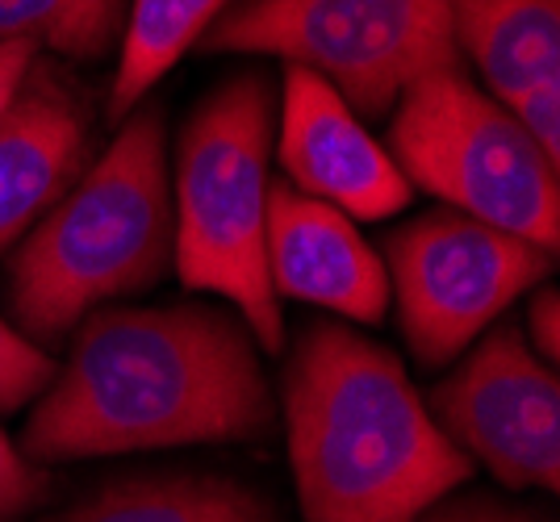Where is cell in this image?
Here are the masks:
<instances>
[{
  "label": "cell",
  "instance_id": "1",
  "mask_svg": "<svg viewBox=\"0 0 560 522\" xmlns=\"http://www.w3.org/2000/svg\"><path fill=\"white\" fill-rule=\"evenodd\" d=\"M277 405L243 318L226 309H93L22 430L34 464L238 443L272 430Z\"/></svg>",
  "mask_w": 560,
  "mask_h": 522
},
{
  "label": "cell",
  "instance_id": "2",
  "mask_svg": "<svg viewBox=\"0 0 560 522\" xmlns=\"http://www.w3.org/2000/svg\"><path fill=\"white\" fill-rule=\"evenodd\" d=\"M284 430L305 522H415L472 476L401 359L339 322L298 339Z\"/></svg>",
  "mask_w": 560,
  "mask_h": 522
},
{
  "label": "cell",
  "instance_id": "3",
  "mask_svg": "<svg viewBox=\"0 0 560 522\" xmlns=\"http://www.w3.org/2000/svg\"><path fill=\"white\" fill-rule=\"evenodd\" d=\"M172 238L164 109L139 105L105 155L18 242L9 260L13 327L38 347L68 339L105 301L160 285Z\"/></svg>",
  "mask_w": 560,
  "mask_h": 522
},
{
  "label": "cell",
  "instance_id": "4",
  "mask_svg": "<svg viewBox=\"0 0 560 522\" xmlns=\"http://www.w3.org/2000/svg\"><path fill=\"white\" fill-rule=\"evenodd\" d=\"M277 105L259 72L226 80L188 118L172 176V268L192 293L226 297L259 352L284 347L268 281V155Z\"/></svg>",
  "mask_w": 560,
  "mask_h": 522
},
{
  "label": "cell",
  "instance_id": "5",
  "mask_svg": "<svg viewBox=\"0 0 560 522\" xmlns=\"http://www.w3.org/2000/svg\"><path fill=\"white\" fill-rule=\"evenodd\" d=\"M394 164L410 189L544 251L560 242V171L539 143L460 68L410 84L389 121Z\"/></svg>",
  "mask_w": 560,
  "mask_h": 522
},
{
  "label": "cell",
  "instance_id": "6",
  "mask_svg": "<svg viewBox=\"0 0 560 522\" xmlns=\"http://www.w3.org/2000/svg\"><path fill=\"white\" fill-rule=\"evenodd\" d=\"M201 50L298 63L360 118L389 114L422 75L460 68L452 0H238L206 29Z\"/></svg>",
  "mask_w": 560,
  "mask_h": 522
},
{
  "label": "cell",
  "instance_id": "7",
  "mask_svg": "<svg viewBox=\"0 0 560 522\" xmlns=\"http://www.w3.org/2000/svg\"><path fill=\"white\" fill-rule=\"evenodd\" d=\"M385 260L410 352L440 368L468 352L523 293L544 285L557 251L444 205L385 238Z\"/></svg>",
  "mask_w": 560,
  "mask_h": 522
},
{
  "label": "cell",
  "instance_id": "8",
  "mask_svg": "<svg viewBox=\"0 0 560 522\" xmlns=\"http://www.w3.org/2000/svg\"><path fill=\"white\" fill-rule=\"evenodd\" d=\"M431 418L468 460L511 489H560L557 368L527 347L518 327L486 331L468 359L431 393Z\"/></svg>",
  "mask_w": 560,
  "mask_h": 522
},
{
  "label": "cell",
  "instance_id": "9",
  "mask_svg": "<svg viewBox=\"0 0 560 522\" xmlns=\"http://www.w3.org/2000/svg\"><path fill=\"white\" fill-rule=\"evenodd\" d=\"M277 155L289 176L284 185L348 214L351 222L394 217L415 192L394 155L364 130L360 114L327 80L298 63H284Z\"/></svg>",
  "mask_w": 560,
  "mask_h": 522
},
{
  "label": "cell",
  "instance_id": "10",
  "mask_svg": "<svg viewBox=\"0 0 560 522\" xmlns=\"http://www.w3.org/2000/svg\"><path fill=\"white\" fill-rule=\"evenodd\" d=\"M268 281L277 297L323 306L360 327H376L389 309L385 260L355 222L284 180L268 189Z\"/></svg>",
  "mask_w": 560,
  "mask_h": 522
},
{
  "label": "cell",
  "instance_id": "11",
  "mask_svg": "<svg viewBox=\"0 0 560 522\" xmlns=\"http://www.w3.org/2000/svg\"><path fill=\"white\" fill-rule=\"evenodd\" d=\"M452 38L560 167V0H452Z\"/></svg>",
  "mask_w": 560,
  "mask_h": 522
},
{
  "label": "cell",
  "instance_id": "12",
  "mask_svg": "<svg viewBox=\"0 0 560 522\" xmlns=\"http://www.w3.org/2000/svg\"><path fill=\"white\" fill-rule=\"evenodd\" d=\"M84 155L89 114L80 96L50 68L34 63L13 105L0 114V260L80 180Z\"/></svg>",
  "mask_w": 560,
  "mask_h": 522
},
{
  "label": "cell",
  "instance_id": "13",
  "mask_svg": "<svg viewBox=\"0 0 560 522\" xmlns=\"http://www.w3.org/2000/svg\"><path fill=\"white\" fill-rule=\"evenodd\" d=\"M68 522H277V510L259 489L231 476L151 473L96 489Z\"/></svg>",
  "mask_w": 560,
  "mask_h": 522
},
{
  "label": "cell",
  "instance_id": "14",
  "mask_svg": "<svg viewBox=\"0 0 560 522\" xmlns=\"http://www.w3.org/2000/svg\"><path fill=\"white\" fill-rule=\"evenodd\" d=\"M231 4L234 0H130L105 118H130L142 105V96L185 59L188 47L206 38V29Z\"/></svg>",
  "mask_w": 560,
  "mask_h": 522
},
{
  "label": "cell",
  "instance_id": "15",
  "mask_svg": "<svg viewBox=\"0 0 560 522\" xmlns=\"http://www.w3.org/2000/svg\"><path fill=\"white\" fill-rule=\"evenodd\" d=\"M130 0H0V43L50 47L63 59H96L121 38Z\"/></svg>",
  "mask_w": 560,
  "mask_h": 522
},
{
  "label": "cell",
  "instance_id": "16",
  "mask_svg": "<svg viewBox=\"0 0 560 522\" xmlns=\"http://www.w3.org/2000/svg\"><path fill=\"white\" fill-rule=\"evenodd\" d=\"M50 380H55V359L34 339H25L9 318H0V414L43 398Z\"/></svg>",
  "mask_w": 560,
  "mask_h": 522
},
{
  "label": "cell",
  "instance_id": "17",
  "mask_svg": "<svg viewBox=\"0 0 560 522\" xmlns=\"http://www.w3.org/2000/svg\"><path fill=\"white\" fill-rule=\"evenodd\" d=\"M50 494V473L25 460L22 448L0 427V522L18 519L25 510L43 506Z\"/></svg>",
  "mask_w": 560,
  "mask_h": 522
},
{
  "label": "cell",
  "instance_id": "18",
  "mask_svg": "<svg viewBox=\"0 0 560 522\" xmlns=\"http://www.w3.org/2000/svg\"><path fill=\"white\" fill-rule=\"evenodd\" d=\"M415 522H552V519L539 514V510H527V506H514V501H498V498H444Z\"/></svg>",
  "mask_w": 560,
  "mask_h": 522
},
{
  "label": "cell",
  "instance_id": "19",
  "mask_svg": "<svg viewBox=\"0 0 560 522\" xmlns=\"http://www.w3.org/2000/svg\"><path fill=\"white\" fill-rule=\"evenodd\" d=\"M527 347L536 352L544 364H552L557 368V356H560V297L557 288L539 285L527 293Z\"/></svg>",
  "mask_w": 560,
  "mask_h": 522
},
{
  "label": "cell",
  "instance_id": "20",
  "mask_svg": "<svg viewBox=\"0 0 560 522\" xmlns=\"http://www.w3.org/2000/svg\"><path fill=\"white\" fill-rule=\"evenodd\" d=\"M38 63V47L30 43H0V114L13 105L18 88L25 84V75Z\"/></svg>",
  "mask_w": 560,
  "mask_h": 522
}]
</instances>
